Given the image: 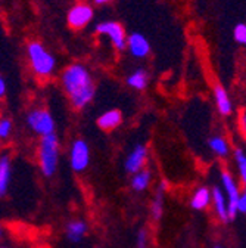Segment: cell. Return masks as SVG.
Here are the masks:
<instances>
[{
    "instance_id": "cell-1",
    "label": "cell",
    "mask_w": 246,
    "mask_h": 248,
    "mask_svg": "<svg viewBox=\"0 0 246 248\" xmlns=\"http://www.w3.org/2000/svg\"><path fill=\"white\" fill-rule=\"evenodd\" d=\"M60 84L65 95L75 109H84L96 95V84L87 65L72 62L60 73Z\"/></svg>"
},
{
    "instance_id": "cell-2",
    "label": "cell",
    "mask_w": 246,
    "mask_h": 248,
    "mask_svg": "<svg viewBox=\"0 0 246 248\" xmlns=\"http://www.w3.org/2000/svg\"><path fill=\"white\" fill-rule=\"evenodd\" d=\"M27 59L29 70L37 78H50L56 71V58L43 43L37 40H33L27 45Z\"/></svg>"
},
{
    "instance_id": "cell-3",
    "label": "cell",
    "mask_w": 246,
    "mask_h": 248,
    "mask_svg": "<svg viewBox=\"0 0 246 248\" xmlns=\"http://www.w3.org/2000/svg\"><path fill=\"white\" fill-rule=\"evenodd\" d=\"M60 142L56 133L40 138L37 146V161L40 171L44 177H53L59 167Z\"/></svg>"
},
{
    "instance_id": "cell-4",
    "label": "cell",
    "mask_w": 246,
    "mask_h": 248,
    "mask_svg": "<svg viewBox=\"0 0 246 248\" xmlns=\"http://www.w3.org/2000/svg\"><path fill=\"white\" fill-rule=\"evenodd\" d=\"M25 123L28 129L39 138L56 133V121L46 108H31L25 115Z\"/></svg>"
},
{
    "instance_id": "cell-5",
    "label": "cell",
    "mask_w": 246,
    "mask_h": 248,
    "mask_svg": "<svg viewBox=\"0 0 246 248\" xmlns=\"http://www.w3.org/2000/svg\"><path fill=\"white\" fill-rule=\"evenodd\" d=\"M95 33L98 36L106 37L112 47L118 52L126 50V40H127V33H126V28L122 27L121 22L118 21H102L95 27Z\"/></svg>"
},
{
    "instance_id": "cell-6",
    "label": "cell",
    "mask_w": 246,
    "mask_h": 248,
    "mask_svg": "<svg viewBox=\"0 0 246 248\" xmlns=\"http://www.w3.org/2000/svg\"><path fill=\"white\" fill-rule=\"evenodd\" d=\"M220 182H221V191L224 192L226 195V200H227V208H229V219L230 222L234 220L237 217V213H236V204H237V200H239V195L242 192V188L239 186V182L237 179L234 177V174L230 171V170H221L220 173Z\"/></svg>"
},
{
    "instance_id": "cell-7",
    "label": "cell",
    "mask_w": 246,
    "mask_h": 248,
    "mask_svg": "<svg viewBox=\"0 0 246 248\" xmlns=\"http://www.w3.org/2000/svg\"><path fill=\"white\" fill-rule=\"evenodd\" d=\"M68 158H70V167L72 169V171H75V173L86 171L88 169L90 160H91V152H90L88 143L84 139L72 140Z\"/></svg>"
},
{
    "instance_id": "cell-8",
    "label": "cell",
    "mask_w": 246,
    "mask_h": 248,
    "mask_svg": "<svg viewBox=\"0 0 246 248\" xmlns=\"http://www.w3.org/2000/svg\"><path fill=\"white\" fill-rule=\"evenodd\" d=\"M95 18V9L87 2H78L72 5L67 14L68 25L72 30H83L86 28Z\"/></svg>"
},
{
    "instance_id": "cell-9",
    "label": "cell",
    "mask_w": 246,
    "mask_h": 248,
    "mask_svg": "<svg viewBox=\"0 0 246 248\" xmlns=\"http://www.w3.org/2000/svg\"><path fill=\"white\" fill-rule=\"evenodd\" d=\"M149 160V148L145 143H136L124 160V170L131 176L142 169H146Z\"/></svg>"
},
{
    "instance_id": "cell-10",
    "label": "cell",
    "mask_w": 246,
    "mask_h": 248,
    "mask_svg": "<svg viewBox=\"0 0 246 248\" xmlns=\"http://www.w3.org/2000/svg\"><path fill=\"white\" fill-rule=\"evenodd\" d=\"M126 50L136 59H145L150 53V43L145 34L134 31L131 34H127Z\"/></svg>"
},
{
    "instance_id": "cell-11",
    "label": "cell",
    "mask_w": 246,
    "mask_h": 248,
    "mask_svg": "<svg viewBox=\"0 0 246 248\" xmlns=\"http://www.w3.org/2000/svg\"><path fill=\"white\" fill-rule=\"evenodd\" d=\"M12 157L9 152L0 154V200L5 198L9 192L12 182Z\"/></svg>"
},
{
    "instance_id": "cell-12",
    "label": "cell",
    "mask_w": 246,
    "mask_h": 248,
    "mask_svg": "<svg viewBox=\"0 0 246 248\" xmlns=\"http://www.w3.org/2000/svg\"><path fill=\"white\" fill-rule=\"evenodd\" d=\"M211 205L214 208V213L217 214L220 222L229 223V208H227V200L224 192L221 191L220 186H212L211 188Z\"/></svg>"
},
{
    "instance_id": "cell-13",
    "label": "cell",
    "mask_w": 246,
    "mask_h": 248,
    "mask_svg": "<svg viewBox=\"0 0 246 248\" xmlns=\"http://www.w3.org/2000/svg\"><path fill=\"white\" fill-rule=\"evenodd\" d=\"M212 95H214L215 108H217L218 114L223 117H230L233 112V102H232L229 92L221 84H215L212 89Z\"/></svg>"
},
{
    "instance_id": "cell-14",
    "label": "cell",
    "mask_w": 246,
    "mask_h": 248,
    "mask_svg": "<svg viewBox=\"0 0 246 248\" xmlns=\"http://www.w3.org/2000/svg\"><path fill=\"white\" fill-rule=\"evenodd\" d=\"M168 189V183L165 180H161L157 186V191L153 194L152 202H150V216L155 222H159L164 216V201H165V192Z\"/></svg>"
},
{
    "instance_id": "cell-15",
    "label": "cell",
    "mask_w": 246,
    "mask_h": 248,
    "mask_svg": "<svg viewBox=\"0 0 246 248\" xmlns=\"http://www.w3.org/2000/svg\"><path fill=\"white\" fill-rule=\"evenodd\" d=\"M122 112L119 109H108L98 117V127L103 132H112L122 124Z\"/></svg>"
},
{
    "instance_id": "cell-16",
    "label": "cell",
    "mask_w": 246,
    "mask_h": 248,
    "mask_svg": "<svg viewBox=\"0 0 246 248\" xmlns=\"http://www.w3.org/2000/svg\"><path fill=\"white\" fill-rule=\"evenodd\" d=\"M88 232V225L83 219H72L65 225V236L72 244H80Z\"/></svg>"
},
{
    "instance_id": "cell-17",
    "label": "cell",
    "mask_w": 246,
    "mask_h": 248,
    "mask_svg": "<svg viewBox=\"0 0 246 248\" xmlns=\"http://www.w3.org/2000/svg\"><path fill=\"white\" fill-rule=\"evenodd\" d=\"M211 205V188L208 186H198L190 197V207L195 211H203Z\"/></svg>"
},
{
    "instance_id": "cell-18",
    "label": "cell",
    "mask_w": 246,
    "mask_h": 248,
    "mask_svg": "<svg viewBox=\"0 0 246 248\" xmlns=\"http://www.w3.org/2000/svg\"><path fill=\"white\" fill-rule=\"evenodd\" d=\"M208 146H209L211 152L218 158H227L229 155L232 154V148H230L229 140L221 135L211 136L209 140H208Z\"/></svg>"
},
{
    "instance_id": "cell-19",
    "label": "cell",
    "mask_w": 246,
    "mask_h": 248,
    "mask_svg": "<svg viewBox=\"0 0 246 248\" xmlns=\"http://www.w3.org/2000/svg\"><path fill=\"white\" fill-rule=\"evenodd\" d=\"M153 174L149 169H142L137 173L131 174L130 179V186L134 192H145L146 189H149V186L152 183Z\"/></svg>"
},
{
    "instance_id": "cell-20",
    "label": "cell",
    "mask_w": 246,
    "mask_h": 248,
    "mask_svg": "<svg viewBox=\"0 0 246 248\" xmlns=\"http://www.w3.org/2000/svg\"><path fill=\"white\" fill-rule=\"evenodd\" d=\"M126 83L129 87H131L137 92H143L149 86V74L145 68H137L127 76Z\"/></svg>"
},
{
    "instance_id": "cell-21",
    "label": "cell",
    "mask_w": 246,
    "mask_h": 248,
    "mask_svg": "<svg viewBox=\"0 0 246 248\" xmlns=\"http://www.w3.org/2000/svg\"><path fill=\"white\" fill-rule=\"evenodd\" d=\"M233 160L236 166V173L240 179V182L245 185L246 182V154L243 148H236L233 151Z\"/></svg>"
},
{
    "instance_id": "cell-22",
    "label": "cell",
    "mask_w": 246,
    "mask_h": 248,
    "mask_svg": "<svg viewBox=\"0 0 246 248\" xmlns=\"http://www.w3.org/2000/svg\"><path fill=\"white\" fill-rule=\"evenodd\" d=\"M14 132V123L9 117L6 115H0V140L6 142Z\"/></svg>"
},
{
    "instance_id": "cell-23",
    "label": "cell",
    "mask_w": 246,
    "mask_h": 248,
    "mask_svg": "<svg viewBox=\"0 0 246 248\" xmlns=\"http://www.w3.org/2000/svg\"><path fill=\"white\" fill-rule=\"evenodd\" d=\"M233 37H234V42L245 46L246 45V24L245 22H239L236 24L234 30H233Z\"/></svg>"
},
{
    "instance_id": "cell-24",
    "label": "cell",
    "mask_w": 246,
    "mask_h": 248,
    "mask_svg": "<svg viewBox=\"0 0 246 248\" xmlns=\"http://www.w3.org/2000/svg\"><path fill=\"white\" fill-rule=\"evenodd\" d=\"M149 245V232L146 228H142L137 231L136 235V248H147Z\"/></svg>"
},
{
    "instance_id": "cell-25",
    "label": "cell",
    "mask_w": 246,
    "mask_h": 248,
    "mask_svg": "<svg viewBox=\"0 0 246 248\" xmlns=\"http://www.w3.org/2000/svg\"><path fill=\"white\" fill-rule=\"evenodd\" d=\"M236 213L237 214H245L246 213V194H245V191H242L240 195H239V200H237V204H236Z\"/></svg>"
},
{
    "instance_id": "cell-26",
    "label": "cell",
    "mask_w": 246,
    "mask_h": 248,
    "mask_svg": "<svg viewBox=\"0 0 246 248\" xmlns=\"http://www.w3.org/2000/svg\"><path fill=\"white\" fill-rule=\"evenodd\" d=\"M6 90H8L6 81H5V78L2 76H0V101H2L6 96Z\"/></svg>"
},
{
    "instance_id": "cell-27",
    "label": "cell",
    "mask_w": 246,
    "mask_h": 248,
    "mask_svg": "<svg viewBox=\"0 0 246 248\" xmlns=\"http://www.w3.org/2000/svg\"><path fill=\"white\" fill-rule=\"evenodd\" d=\"M111 2H112V0H93V3L98 5V6H103V5H108Z\"/></svg>"
},
{
    "instance_id": "cell-28",
    "label": "cell",
    "mask_w": 246,
    "mask_h": 248,
    "mask_svg": "<svg viewBox=\"0 0 246 248\" xmlns=\"http://www.w3.org/2000/svg\"><path fill=\"white\" fill-rule=\"evenodd\" d=\"M5 238V228L0 225V241H2Z\"/></svg>"
},
{
    "instance_id": "cell-29",
    "label": "cell",
    "mask_w": 246,
    "mask_h": 248,
    "mask_svg": "<svg viewBox=\"0 0 246 248\" xmlns=\"http://www.w3.org/2000/svg\"><path fill=\"white\" fill-rule=\"evenodd\" d=\"M212 248H226V247H223V245H214Z\"/></svg>"
},
{
    "instance_id": "cell-30",
    "label": "cell",
    "mask_w": 246,
    "mask_h": 248,
    "mask_svg": "<svg viewBox=\"0 0 246 248\" xmlns=\"http://www.w3.org/2000/svg\"><path fill=\"white\" fill-rule=\"evenodd\" d=\"M0 248H11L9 245H0Z\"/></svg>"
}]
</instances>
